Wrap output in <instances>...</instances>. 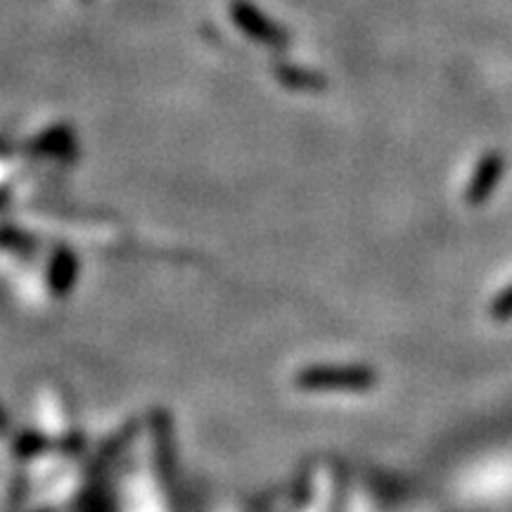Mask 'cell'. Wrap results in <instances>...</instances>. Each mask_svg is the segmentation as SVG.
<instances>
[{
	"label": "cell",
	"mask_w": 512,
	"mask_h": 512,
	"mask_svg": "<svg viewBox=\"0 0 512 512\" xmlns=\"http://www.w3.org/2000/svg\"><path fill=\"white\" fill-rule=\"evenodd\" d=\"M294 384L304 392H363L375 384L366 366H311L299 370Z\"/></svg>",
	"instance_id": "obj_1"
},
{
	"label": "cell",
	"mask_w": 512,
	"mask_h": 512,
	"mask_svg": "<svg viewBox=\"0 0 512 512\" xmlns=\"http://www.w3.org/2000/svg\"><path fill=\"white\" fill-rule=\"evenodd\" d=\"M230 15H233L235 27L252 38V41L261 43V46L271 50L290 48V34L280 24H275L271 17L264 15L254 3H249V0H233L230 3Z\"/></svg>",
	"instance_id": "obj_2"
},
{
	"label": "cell",
	"mask_w": 512,
	"mask_h": 512,
	"mask_svg": "<svg viewBox=\"0 0 512 512\" xmlns=\"http://www.w3.org/2000/svg\"><path fill=\"white\" fill-rule=\"evenodd\" d=\"M76 275H79V261H76V256L67 247H60L53 254V261H50L48 268L50 292L55 297H64L74 287Z\"/></svg>",
	"instance_id": "obj_3"
},
{
	"label": "cell",
	"mask_w": 512,
	"mask_h": 512,
	"mask_svg": "<svg viewBox=\"0 0 512 512\" xmlns=\"http://www.w3.org/2000/svg\"><path fill=\"white\" fill-rule=\"evenodd\" d=\"M275 79L283 83L285 88H290V91H323L328 86L323 74L297 67V64H278L275 67Z\"/></svg>",
	"instance_id": "obj_4"
},
{
	"label": "cell",
	"mask_w": 512,
	"mask_h": 512,
	"mask_svg": "<svg viewBox=\"0 0 512 512\" xmlns=\"http://www.w3.org/2000/svg\"><path fill=\"white\" fill-rule=\"evenodd\" d=\"M503 174V162L498 157H486L479 164L475 178L467 185V200L470 202H482L491 190L496 188L498 178Z\"/></svg>",
	"instance_id": "obj_5"
},
{
	"label": "cell",
	"mask_w": 512,
	"mask_h": 512,
	"mask_svg": "<svg viewBox=\"0 0 512 512\" xmlns=\"http://www.w3.org/2000/svg\"><path fill=\"white\" fill-rule=\"evenodd\" d=\"M36 150L43 152V155H50V157H74L76 140L69 128L55 126V128H50L46 136H41L36 140Z\"/></svg>",
	"instance_id": "obj_6"
},
{
	"label": "cell",
	"mask_w": 512,
	"mask_h": 512,
	"mask_svg": "<svg viewBox=\"0 0 512 512\" xmlns=\"http://www.w3.org/2000/svg\"><path fill=\"white\" fill-rule=\"evenodd\" d=\"M43 446H46L43 434H22V439L17 441V453H22V456H31V453L41 451Z\"/></svg>",
	"instance_id": "obj_7"
},
{
	"label": "cell",
	"mask_w": 512,
	"mask_h": 512,
	"mask_svg": "<svg viewBox=\"0 0 512 512\" xmlns=\"http://www.w3.org/2000/svg\"><path fill=\"white\" fill-rule=\"evenodd\" d=\"M491 313H494L496 318L512 316V287H508V290L498 294V299L494 302V306H491Z\"/></svg>",
	"instance_id": "obj_8"
},
{
	"label": "cell",
	"mask_w": 512,
	"mask_h": 512,
	"mask_svg": "<svg viewBox=\"0 0 512 512\" xmlns=\"http://www.w3.org/2000/svg\"><path fill=\"white\" fill-rule=\"evenodd\" d=\"M5 427H8V418H5L3 408H0V432H5Z\"/></svg>",
	"instance_id": "obj_9"
},
{
	"label": "cell",
	"mask_w": 512,
	"mask_h": 512,
	"mask_svg": "<svg viewBox=\"0 0 512 512\" xmlns=\"http://www.w3.org/2000/svg\"><path fill=\"white\" fill-rule=\"evenodd\" d=\"M83 3H88V0H83Z\"/></svg>",
	"instance_id": "obj_10"
}]
</instances>
